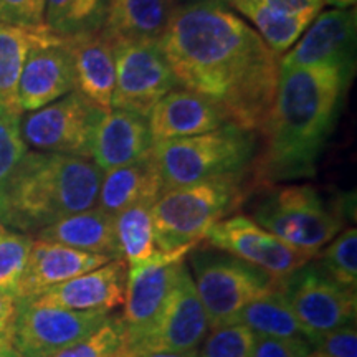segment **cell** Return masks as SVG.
Masks as SVG:
<instances>
[{"label":"cell","mask_w":357,"mask_h":357,"mask_svg":"<svg viewBox=\"0 0 357 357\" xmlns=\"http://www.w3.org/2000/svg\"><path fill=\"white\" fill-rule=\"evenodd\" d=\"M159 47L178 84L213 102L229 123L261 131L280 56L247 22L217 0H199L176 8Z\"/></svg>","instance_id":"obj_1"},{"label":"cell","mask_w":357,"mask_h":357,"mask_svg":"<svg viewBox=\"0 0 357 357\" xmlns=\"http://www.w3.org/2000/svg\"><path fill=\"white\" fill-rule=\"evenodd\" d=\"M351 82V75L336 66L280 68L273 106L260 131L261 153L250 166L253 185L314 176Z\"/></svg>","instance_id":"obj_2"},{"label":"cell","mask_w":357,"mask_h":357,"mask_svg":"<svg viewBox=\"0 0 357 357\" xmlns=\"http://www.w3.org/2000/svg\"><path fill=\"white\" fill-rule=\"evenodd\" d=\"M102 171L91 159L26 151L0 185V223L37 234L73 213L96 207Z\"/></svg>","instance_id":"obj_3"},{"label":"cell","mask_w":357,"mask_h":357,"mask_svg":"<svg viewBox=\"0 0 357 357\" xmlns=\"http://www.w3.org/2000/svg\"><path fill=\"white\" fill-rule=\"evenodd\" d=\"M245 197L243 174L166 190L151 205L158 248L197 247L215 223L238 211Z\"/></svg>","instance_id":"obj_4"},{"label":"cell","mask_w":357,"mask_h":357,"mask_svg":"<svg viewBox=\"0 0 357 357\" xmlns=\"http://www.w3.org/2000/svg\"><path fill=\"white\" fill-rule=\"evenodd\" d=\"M252 131L227 123L197 136L154 142L164 192L227 176H242L255 155Z\"/></svg>","instance_id":"obj_5"},{"label":"cell","mask_w":357,"mask_h":357,"mask_svg":"<svg viewBox=\"0 0 357 357\" xmlns=\"http://www.w3.org/2000/svg\"><path fill=\"white\" fill-rule=\"evenodd\" d=\"M342 207L324 202L311 185L268 187L253 207L258 225L306 257H316L344 223Z\"/></svg>","instance_id":"obj_6"},{"label":"cell","mask_w":357,"mask_h":357,"mask_svg":"<svg viewBox=\"0 0 357 357\" xmlns=\"http://www.w3.org/2000/svg\"><path fill=\"white\" fill-rule=\"evenodd\" d=\"M189 255L192 280L211 329L234 323L245 306L280 287V281L266 271L220 250L194 248Z\"/></svg>","instance_id":"obj_7"},{"label":"cell","mask_w":357,"mask_h":357,"mask_svg":"<svg viewBox=\"0 0 357 357\" xmlns=\"http://www.w3.org/2000/svg\"><path fill=\"white\" fill-rule=\"evenodd\" d=\"M105 111L75 89L20 118L22 137L40 153L91 159L93 136Z\"/></svg>","instance_id":"obj_8"},{"label":"cell","mask_w":357,"mask_h":357,"mask_svg":"<svg viewBox=\"0 0 357 357\" xmlns=\"http://www.w3.org/2000/svg\"><path fill=\"white\" fill-rule=\"evenodd\" d=\"M208 329L207 312L195 289L189 266L184 263L162 306L144 331L126 346L124 357L197 349Z\"/></svg>","instance_id":"obj_9"},{"label":"cell","mask_w":357,"mask_h":357,"mask_svg":"<svg viewBox=\"0 0 357 357\" xmlns=\"http://www.w3.org/2000/svg\"><path fill=\"white\" fill-rule=\"evenodd\" d=\"M280 293L311 341L318 334L356 323L357 293L333 280L318 263L305 266L280 281Z\"/></svg>","instance_id":"obj_10"},{"label":"cell","mask_w":357,"mask_h":357,"mask_svg":"<svg viewBox=\"0 0 357 357\" xmlns=\"http://www.w3.org/2000/svg\"><path fill=\"white\" fill-rule=\"evenodd\" d=\"M108 311H71L17 300L10 329L12 346L24 357H52L91 334Z\"/></svg>","instance_id":"obj_11"},{"label":"cell","mask_w":357,"mask_h":357,"mask_svg":"<svg viewBox=\"0 0 357 357\" xmlns=\"http://www.w3.org/2000/svg\"><path fill=\"white\" fill-rule=\"evenodd\" d=\"M116 83L111 108L147 118L178 82L159 43H114Z\"/></svg>","instance_id":"obj_12"},{"label":"cell","mask_w":357,"mask_h":357,"mask_svg":"<svg viewBox=\"0 0 357 357\" xmlns=\"http://www.w3.org/2000/svg\"><path fill=\"white\" fill-rule=\"evenodd\" d=\"M204 240H207L212 248L260 268L278 281L311 261L310 257L288 247L247 215L223 218L207 231Z\"/></svg>","instance_id":"obj_13"},{"label":"cell","mask_w":357,"mask_h":357,"mask_svg":"<svg viewBox=\"0 0 357 357\" xmlns=\"http://www.w3.org/2000/svg\"><path fill=\"white\" fill-rule=\"evenodd\" d=\"M195 247L159 252L141 265L128 268L126 294H124L123 323L126 328V346L134 341L153 321L155 312L176 283L185 257Z\"/></svg>","instance_id":"obj_14"},{"label":"cell","mask_w":357,"mask_h":357,"mask_svg":"<svg viewBox=\"0 0 357 357\" xmlns=\"http://www.w3.org/2000/svg\"><path fill=\"white\" fill-rule=\"evenodd\" d=\"M77 89L71 53L65 38L45 30L26 55L19 82L22 113L40 109Z\"/></svg>","instance_id":"obj_15"},{"label":"cell","mask_w":357,"mask_h":357,"mask_svg":"<svg viewBox=\"0 0 357 357\" xmlns=\"http://www.w3.org/2000/svg\"><path fill=\"white\" fill-rule=\"evenodd\" d=\"M356 12L331 8L321 12L291 52L280 58V68L293 66H336L354 77Z\"/></svg>","instance_id":"obj_16"},{"label":"cell","mask_w":357,"mask_h":357,"mask_svg":"<svg viewBox=\"0 0 357 357\" xmlns=\"http://www.w3.org/2000/svg\"><path fill=\"white\" fill-rule=\"evenodd\" d=\"M126 280V261L111 260L106 265L55 284L25 301L71 311L101 310L109 312L124 303Z\"/></svg>","instance_id":"obj_17"},{"label":"cell","mask_w":357,"mask_h":357,"mask_svg":"<svg viewBox=\"0 0 357 357\" xmlns=\"http://www.w3.org/2000/svg\"><path fill=\"white\" fill-rule=\"evenodd\" d=\"M147 118L126 109L109 108L95 129L91 160L102 172L128 166L153 153Z\"/></svg>","instance_id":"obj_18"},{"label":"cell","mask_w":357,"mask_h":357,"mask_svg":"<svg viewBox=\"0 0 357 357\" xmlns=\"http://www.w3.org/2000/svg\"><path fill=\"white\" fill-rule=\"evenodd\" d=\"M229 121L213 102L190 89H172L147 116L154 142L204 134Z\"/></svg>","instance_id":"obj_19"},{"label":"cell","mask_w":357,"mask_h":357,"mask_svg":"<svg viewBox=\"0 0 357 357\" xmlns=\"http://www.w3.org/2000/svg\"><path fill=\"white\" fill-rule=\"evenodd\" d=\"M111 261L109 257L66 247L61 243L33 240L17 300H30L45 289L68 281ZM15 300V301H17Z\"/></svg>","instance_id":"obj_20"},{"label":"cell","mask_w":357,"mask_h":357,"mask_svg":"<svg viewBox=\"0 0 357 357\" xmlns=\"http://www.w3.org/2000/svg\"><path fill=\"white\" fill-rule=\"evenodd\" d=\"M75 68L77 91L109 109L116 83L114 42L101 30L66 38Z\"/></svg>","instance_id":"obj_21"},{"label":"cell","mask_w":357,"mask_h":357,"mask_svg":"<svg viewBox=\"0 0 357 357\" xmlns=\"http://www.w3.org/2000/svg\"><path fill=\"white\" fill-rule=\"evenodd\" d=\"M162 194V178L151 153L128 166L102 172L96 207L118 215L134 205H153Z\"/></svg>","instance_id":"obj_22"},{"label":"cell","mask_w":357,"mask_h":357,"mask_svg":"<svg viewBox=\"0 0 357 357\" xmlns=\"http://www.w3.org/2000/svg\"><path fill=\"white\" fill-rule=\"evenodd\" d=\"M177 0H109L102 32L114 43H159Z\"/></svg>","instance_id":"obj_23"},{"label":"cell","mask_w":357,"mask_h":357,"mask_svg":"<svg viewBox=\"0 0 357 357\" xmlns=\"http://www.w3.org/2000/svg\"><path fill=\"white\" fill-rule=\"evenodd\" d=\"M35 235L43 242L61 243L82 252L109 257L111 260H123L116 240L114 215L101 211L100 207L61 218L38 230Z\"/></svg>","instance_id":"obj_24"},{"label":"cell","mask_w":357,"mask_h":357,"mask_svg":"<svg viewBox=\"0 0 357 357\" xmlns=\"http://www.w3.org/2000/svg\"><path fill=\"white\" fill-rule=\"evenodd\" d=\"M40 33L0 24V108L8 113L24 114L19 105V82L26 55Z\"/></svg>","instance_id":"obj_25"},{"label":"cell","mask_w":357,"mask_h":357,"mask_svg":"<svg viewBox=\"0 0 357 357\" xmlns=\"http://www.w3.org/2000/svg\"><path fill=\"white\" fill-rule=\"evenodd\" d=\"M234 323L247 326L255 336L276 337V339H301L307 341V334L296 316L289 310L280 289L258 298L236 314Z\"/></svg>","instance_id":"obj_26"},{"label":"cell","mask_w":357,"mask_h":357,"mask_svg":"<svg viewBox=\"0 0 357 357\" xmlns=\"http://www.w3.org/2000/svg\"><path fill=\"white\" fill-rule=\"evenodd\" d=\"M109 0H47L45 26L60 38H73L102 29Z\"/></svg>","instance_id":"obj_27"},{"label":"cell","mask_w":357,"mask_h":357,"mask_svg":"<svg viewBox=\"0 0 357 357\" xmlns=\"http://www.w3.org/2000/svg\"><path fill=\"white\" fill-rule=\"evenodd\" d=\"M116 240L128 268L154 258L160 250L155 243L151 205H134L114 215Z\"/></svg>","instance_id":"obj_28"},{"label":"cell","mask_w":357,"mask_h":357,"mask_svg":"<svg viewBox=\"0 0 357 357\" xmlns=\"http://www.w3.org/2000/svg\"><path fill=\"white\" fill-rule=\"evenodd\" d=\"M247 17L257 25L258 35L268 45L271 52L281 55L301 37L316 17L305 13H284L261 3L250 10Z\"/></svg>","instance_id":"obj_29"},{"label":"cell","mask_w":357,"mask_h":357,"mask_svg":"<svg viewBox=\"0 0 357 357\" xmlns=\"http://www.w3.org/2000/svg\"><path fill=\"white\" fill-rule=\"evenodd\" d=\"M33 240L0 223V293L17 300L22 276L25 273Z\"/></svg>","instance_id":"obj_30"},{"label":"cell","mask_w":357,"mask_h":357,"mask_svg":"<svg viewBox=\"0 0 357 357\" xmlns=\"http://www.w3.org/2000/svg\"><path fill=\"white\" fill-rule=\"evenodd\" d=\"M126 351V328L121 318L108 316L105 323L52 357H124Z\"/></svg>","instance_id":"obj_31"},{"label":"cell","mask_w":357,"mask_h":357,"mask_svg":"<svg viewBox=\"0 0 357 357\" xmlns=\"http://www.w3.org/2000/svg\"><path fill=\"white\" fill-rule=\"evenodd\" d=\"M318 265L349 289H357V230L347 229L334 236L329 242V247L321 253Z\"/></svg>","instance_id":"obj_32"},{"label":"cell","mask_w":357,"mask_h":357,"mask_svg":"<svg viewBox=\"0 0 357 357\" xmlns=\"http://www.w3.org/2000/svg\"><path fill=\"white\" fill-rule=\"evenodd\" d=\"M255 334L247 326L230 323L213 328L204 339L197 357H252Z\"/></svg>","instance_id":"obj_33"},{"label":"cell","mask_w":357,"mask_h":357,"mask_svg":"<svg viewBox=\"0 0 357 357\" xmlns=\"http://www.w3.org/2000/svg\"><path fill=\"white\" fill-rule=\"evenodd\" d=\"M20 118L0 108V185L29 151L20 132Z\"/></svg>","instance_id":"obj_34"},{"label":"cell","mask_w":357,"mask_h":357,"mask_svg":"<svg viewBox=\"0 0 357 357\" xmlns=\"http://www.w3.org/2000/svg\"><path fill=\"white\" fill-rule=\"evenodd\" d=\"M47 0H0V24L43 32Z\"/></svg>","instance_id":"obj_35"},{"label":"cell","mask_w":357,"mask_h":357,"mask_svg":"<svg viewBox=\"0 0 357 357\" xmlns=\"http://www.w3.org/2000/svg\"><path fill=\"white\" fill-rule=\"evenodd\" d=\"M312 352L323 357H357V331L354 324L318 334L311 341Z\"/></svg>","instance_id":"obj_36"},{"label":"cell","mask_w":357,"mask_h":357,"mask_svg":"<svg viewBox=\"0 0 357 357\" xmlns=\"http://www.w3.org/2000/svg\"><path fill=\"white\" fill-rule=\"evenodd\" d=\"M312 347L301 339H276L255 336L252 357H307Z\"/></svg>","instance_id":"obj_37"},{"label":"cell","mask_w":357,"mask_h":357,"mask_svg":"<svg viewBox=\"0 0 357 357\" xmlns=\"http://www.w3.org/2000/svg\"><path fill=\"white\" fill-rule=\"evenodd\" d=\"M268 7L284 13H305L316 17L323 8V0H265Z\"/></svg>","instance_id":"obj_38"},{"label":"cell","mask_w":357,"mask_h":357,"mask_svg":"<svg viewBox=\"0 0 357 357\" xmlns=\"http://www.w3.org/2000/svg\"><path fill=\"white\" fill-rule=\"evenodd\" d=\"M17 301L7 294L0 293V337L10 336V329L15 318Z\"/></svg>","instance_id":"obj_39"},{"label":"cell","mask_w":357,"mask_h":357,"mask_svg":"<svg viewBox=\"0 0 357 357\" xmlns=\"http://www.w3.org/2000/svg\"><path fill=\"white\" fill-rule=\"evenodd\" d=\"M199 349L178 351V352H149V354H141L136 357H197Z\"/></svg>","instance_id":"obj_40"},{"label":"cell","mask_w":357,"mask_h":357,"mask_svg":"<svg viewBox=\"0 0 357 357\" xmlns=\"http://www.w3.org/2000/svg\"><path fill=\"white\" fill-rule=\"evenodd\" d=\"M231 3H234V7L236 8L238 12H242L243 15H247L250 10H253V8L261 6L265 0H230Z\"/></svg>","instance_id":"obj_41"},{"label":"cell","mask_w":357,"mask_h":357,"mask_svg":"<svg viewBox=\"0 0 357 357\" xmlns=\"http://www.w3.org/2000/svg\"><path fill=\"white\" fill-rule=\"evenodd\" d=\"M0 357H24L12 346L10 339L0 337Z\"/></svg>","instance_id":"obj_42"},{"label":"cell","mask_w":357,"mask_h":357,"mask_svg":"<svg viewBox=\"0 0 357 357\" xmlns=\"http://www.w3.org/2000/svg\"><path fill=\"white\" fill-rule=\"evenodd\" d=\"M323 2L329 3V6H334L336 8H347L354 6L356 0H323Z\"/></svg>","instance_id":"obj_43"},{"label":"cell","mask_w":357,"mask_h":357,"mask_svg":"<svg viewBox=\"0 0 357 357\" xmlns=\"http://www.w3.org/2000/svg\"><path fill=\"white\" fill-rule=\"evenodd\" d=\"M307 357H323V356H319V354H316V352H311V354H310V356H307Z\"/></svg>","instance_id":"obj_44"}]
</instances>
